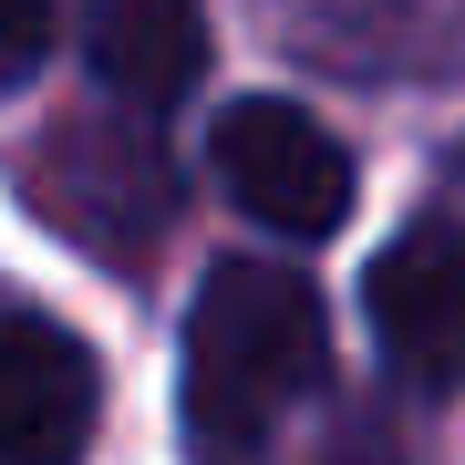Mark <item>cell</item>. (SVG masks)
<instances>
[{
    "label": "cell",
    "instance_id": "4",
    "mask_svg": "<svg viewBox=\"0 0 465 465\" xmlns=\"http://www.w3.org/2000/svg\"><path fill=\"white\" fill-rule=\"evenodd\" d=\"M372 341L414 393H455L465 382V238L455 228H403L372 259Z\"/></svg>",
    "mask_w": 465,
    "mask_h": 465
},
{
    "label": "cell",
    "instance_id": "3",
    "mask_svg": "<svg viewBox=\"0 0 465 465\" xmlns=\"http://www.w3.org/2000/svg\"><path fill=\"white\" fill-rule=\"evenodd\" d=\"M217 186L280 238H331L351 217V145L321 114H300L280 94H249L217 114Z\"/></svg>",
    "mask_w": 465,
    "mask_h": 465
},
{
    "label": "cell",
    "instance_id": "1",
    "mask_svg": "<svg viewBox=\"0 0 465 465\" xmlns=\"http://www.w3.org/2000/svg\"><path fill=\"white\" fill-rule=\"evenodd\" d=\"M321 290L280 259H228L186 311V424L207 445H259L300 393H321Z\"/></svg>",
    "mask_w": 465,
    "mask_h": 465
},
{
    "label": "cell",
    "instance_id": "2",
    "mask_svg": "<svg viewBox=\"0 0 465 465\" xmlns=\"http://www.w3.org/2000/svg\"><path fill=\"white\" fill-rule=\"evenodd\" d=\"M21 186H32L42 228H63L73 249H94L104 269H145L155 238L176 217V176H166V145L145 124H114V114H84V124H52L32 155H21Z\"/></svg>",
    "mask_w": 465,
    "mask_h": 465
},
{
    "label": "cell",
    "instance_id": "6",
    "mask_svg": "<svg viewBox=\"0 0 465 465\" xmlns=\"http://www.w3.org/2000/svg\"><path fill=\"white\" fill-rule=\"evenodd\" d=\"M94 73L134 114H166L207 73V11L197 0H94Z\"/></svg>",
    "mask_w": 465,
    "mask_h": 465
},
{
    "label": "cell",
    "instance_id": "5",
    "mask_svg": "<svg viewBox=\"0 0 465 465\" xmlns=\"http://www.w3.org/2000/svg\"><path fill=\"white\" fill-rule=\"evenodd\" d=\"M104 414V372L94 351L42 311L0 321V465H84Z\"/></svg>",
    "mask_w": 465,
    "mask_h": 465
},
{
    "label": "cell",
    "instance_id": "7",
    "mask_svg": "<svg viewBox=\"0 0 465 465\" xmlns=\"http://www.w3.org/2000/svg\"><path fill=\"white\" fill-rule=\"evenodd\" d=\"M42 52H52V0H0V94L32 84Z\"/></svg>",
    "mask_w": 465,
    "mask_h": 465
}]
</instances>
